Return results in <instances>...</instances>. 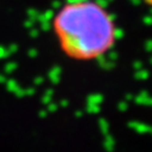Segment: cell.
Segmentation results:
<instances>
[{
    "label": "cell",
    "mask_w": 152,
    "mask_h": 152,
    "mask_svg": "<svg viewBox=\"0 0 152 152\" xmlns=\"http://www.w3.org/2000/svg\"><path fill=\"white\" fill-rule=\"evenodd\" d=\"M52 28L62 53L73 60L98 59L116 40L115 22L95 0L66 3L55 13Z\"/></svg>",
    "instance_id": "6da1fadb"
}]
</instances>
